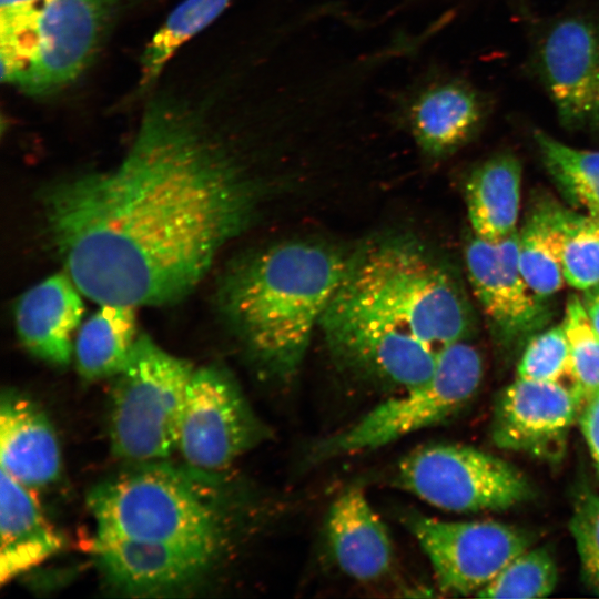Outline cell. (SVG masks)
<instances>
[{"instance_id":"cell-15","label":"cell","mask_w":599,"mask_h":599,"mask_svg":"<svg viewBox=\"0 0 599 599\" xmlns=\"http://www.w3.org/2000/svg\"><path fill=\"white\" fill-rule=\"evenodd\" d=\"M219 548L95 536L93 554L105 580L131 596L181 590L207 571Z\"/></svg>"},{"instance_id":"cell-8","label":"cell","mask_w":599,"mask_h":599,"mask_svg":"<svg viewBox=\"0 0 599 599\" xmlns=\"http://www.w3.org/2000/svg\"><path fill=\"white\" fill-rule=\"evenodd\" d=\"M382 110L387 124L406 133L425 159L436 161L476 136L491 103L467 77L418 59L385 84Z\"/></svg>"},{"instance_id":"cell-25","label":"cell","mask_w":599,"mask_h":599,"mask_svg":"<svg viewBox=\"0 0 599 599\" xmlns=\"http://www.w3.org/2000/svg\"><path fill=\"white\" fill-rule=\"evenodd\" d=\"M569 344L571 390L581 406L599 392V334L581 297L570 295L561 322Z\"/></svg>"},{"instance_id":"cell-21","label":"cell","mask_w":599,"mask_h":599,"mask_svg":"<svg viewBox=\"0 0 599 599\" xmlns=\"http://www.w3.org/2000/svg\"><path fill=\"white\" fill-rule=\"evenodd\" d=\"M134 308L100 304L80 326L73 354L82 378L99 380L121 370L139 336Z\"/></svg>"},{"instance_id":"cell-29","label":"cell","mask_w":599,"mask_h":599,"mask_svg":"<svg viewBox=\"0 0 599 599\" xmlns=\"http://www.w3.org/2000/svg\"><path fill=\"white\" fill-rule=\"evenodd\" d=\"M580 567L589 587L599 595V495L582 494L569 522Z\"/></svg>"},{"instance_id":"cell-16","label":"cell","mask_w":599,"mask_h":599,"mask_svg":"<svg viewBox=\"0 0 599 599\" xmlns=\"http://www.w3.org/2000/svg\"><path fill=\"white\" fill-rule=\"evenodd\" d=\"M81 292L65 273L47 277L26 291L14 307L22 345L48 363L65 366L74 353L73 333L84 306Z\"/></svg>"},{"instance_id":"cell-23","label":"cell","mask_w":599,"mask_h":599,"mask_svg":"<svg viewBox=\"0 0 599 599\" xmlns=\"http://www.w3.org/2000/svg\"><path fill=\"white\" fill-rule=\"evenodd\" d=\"M235 0H183L146 43L140 59L134 95L153 89L175 53L193 37L215 22Z\"/></svg>"},{"instance_id":"cell-14","label":"cell","mask_w":599,"mask_h":599,"mask_svg":"<svg viewBox=\"0 0 599 599\" xmlns=\"http://www.w3.org/2000/svg\"><path fill=\"white\" fill-rule=\"evenodd\" d=\"M580 404L559 382L516 378L499 396L491 438L505 450L558 459L566 447Z\"/></svg>"},{"instance_id":"cell-32","label":"cell","mask_w":599,"mask_h":599,"mask_svg":"<svg viewBox=\"0 0 599 599\" xmlns=\"http://www.w3.org/2000/svg\"><path fill=\"white\" fill-rule=\"evenodd\" d=\"M387 7L384 12L397 18L398 16L407 12L417 11L430 4L435 0H383Z\"/></svg>"},{"instance_id":"cell-4","label":"cell","mask_w":599,"mask_h":599,"mask_svg":"<svg viewBox=\"0 0 599 599\" xmlns=\"http://www.w3.org/2000/svg\"><path fill=\"white\" fill-rule=\"evenodd\" d=\"M121 0H37L1 7V80L34 97L53 94L91 64Z\"/></svg>"},{"instance_id":"cell-10","label":"cell","mask_w":599,"mask_h":599,"mask_svg":"<svg viewBox=\"0 0 599 599\" xmlns=\"http://www.w3.org/2000/svg\"><path fill=\"white\" fill-rule=\"evenodd\" d=\"M530 67L570 131L599 132V20L572 11L534 31Z\"/></svg>"},{"instance_id":"cell-28","label":"cell","mask_w":599,"mask_h":599,"mask_svg":"<svg viewBox=\"0 0 599 599\" xmlns=\"http://www.w3.org/2000/svg\"><path fill=\"white\" fill-rule=\"evenodd\" d=\"M569 369V344L562 324L535 334L517 366V377L559 382Z\"/></svg>"},{"instance_id":"cell-11","label":"cell","mask_w":599,"mask_h":599,"mask_svg":"<svg viewBox=\"0 0 599 599\" xmlns=\"http://www.w3.org/2000/svg\"><path fill=\"white\" fill-rule=\"evenodd\" d=\"M268 436L270 429L226 370L216 366L194 369L177 443L190 466L223 469Z\"/></svg>"},{"instance_id":"cell-27","label":"cell","mask_w":599,"mask_h":599,"mask_svg":"<svg viewBox=\"0 0 599 599\" xmlns=\"http://www.w3.org/2000/svg\"><path fill=\"white\" fill-rule=\"evenodd\" d=\"M561 262L570 286L585 291L599 284V217L566 209Z\"/></svg>"},{"instance_id":"cell-13","label":"cell","mask_w":599,"mask_h":599,"mask_svg":"<svg viewBox=\"0 0 599 599\" xmlns=\"http://www.w3.org/2000/svg\"><path fill=\"white\" fill-rule=\"evenodd\" d=\"M465 265L474 295L500 344L516 348L551 317L549 305L527 284L519 266V230L498 241L473 235Z\"/></svg>"},{"instance_id":"cell-34","label":"cell","mask_w":599,"mask_h":599,"mask_svg":"<svg viewBox=\"0 0 599 599\" xmlns=\"http://www.w3.org/2000/svg\"><path fill=\"white\" fill-rule=\"evenodd\" d=\"M588 213H590V214L596 215L597 217H599V210L589 211Z\"/></svg>"},{"instance_id":"cell-1","label":"cell","mask_w":599,"mask_h":599,"mask_svg":"<svg viewBox=\"0 0 599 599\" xmlns=\"http://www.w3.org/2000/svg\"><path fill=\"white\" fill-rule=\"evenodd\" d=\"M261 97L225 74L204 102L159 97L115 167L45 192L47 234L82 295L136 307L195 288L253 213L240 146Z\"/></svg>"},{"instance_id":"cell-24","label":"cell","mask_w":599,"mask_h":599,"mask_svg":"<svg viewBox=\"0 0 599 599\" xmlns=\"http://www.w3.org/2000/svg\"><path fill=\"white\" fill-rule=\"evenodd\" d=\"M534 140L552 182L573 206L599 210V151L572 148L537 130Z\"/></svg>"},{"instance_id":"cell-9","label":"cell","mask_w":599,"mask_h":599,"mask_svg":"<svg viewBox=\"0 0 599 599\" xmlns=\"http://www.w3.org/2000/svg\"><path fill=\"white\" fill-rule=\"evenodd\" d=\"M394 484L454 512L500 511L532 496L526 476L508 461L470 446L432 444L404 457Z\"/></svg>"},{"instance_id":"cell-30","label":"cell","mask_w":599,"mask_h":599,"mask_svg":"<svg viewBox=\"0 0 599 599\" xmlns=\"http://www.w3.org/2000/svg\"><path fill=\"white\" fill-rule=\"evenodd\" d=\"M577 420L599 476V392L581 406Z\"/></svg>"},{"instance_id":"cell-7","label":"cell","mask_w":599,"mask_h":599,"mask_svg":"<svg viewBox=\"0 0 599 599\" xmlns=\"http://www.w3.org/2000/svg\"><path fill=\"white\" fill-rule=\"evenodd\" d=\"M483 369L480 353L466 339L443 348L429 378L382 402L354 424L323 439L311 457L321 461L373 450L444 422L475 395Z\"/></svg>"},{"instance_id":"cell-31","label":"cell","mask_w":599,"mask_h":599,"mask_svg":"<svg viewBox=\"0 0 599 599\" xmlns=\"http://www.w3.org/2000/svg\"><path fill=\"white\" fill-rule=\"evenodd\" d=\"M581 302L592 326L599 334V284L582 291Z\"/></svg>"},{"instance_id":"cell-33","label":"cell","mask_w":599,"mask_h":599,"mask_svg":"<svg viewBox=\"0 0 599 599\" xmlns=\"http://www.w3.org/2000/svg\"><path fill=\"white\" fill-rule=\"evenodd\" d=\"M32 1H37V0H0V7L22 4V3H28Z\"/></svg>"},{"instance_id":"cell-6","label":"cell","mask_w":599,"mask_h":599,"mask_svg":"<svg viewBox=\"0 0 599 599\" xmlns=\"http://www.w3.org/2000/svg\"><path fill=\"white\" fill-rule=\"evenodd\" d=\"M195 368L139 335L114 376L109 409L113 454L149 463L177 449L186 390Z\"/></svg>"},{"instance_id":"cell-3","label":"cell","mask_w":599,"mask_h":599,"mask_svg":"<svg viewBox=\"0 0 599 599\" xmlns=\"http://www.w3.org/2000/svg\"><path fill=\"white\" fill-rule=\"evenodd\" d=\"M348 257L325 245L286 242L254 254L226 276L222 313L267 377L285 382L300 369Z\"/></svg>"},{"instance_id":"cell-22","label":"cell","mask_w":599,"mask_h":599,"mask_svg":"<svg viewBox=\"0 0 599 599\" xmlns=\"http://www.w3.org/2000/svg\"><path fill=\"white\" fill-rule=\"evenodd\" d=\"M566 207L541 199L529 210L519 230V266L530 288L549 298L565 283L561 246Z\"/></svg>"},{"instance_id":"cell-19","label":"cell","mask_w":599,"mask_h":599,"mask_svg":"<svg viewBox=\"0 0 599 599\" xmlns=\"http://www.w3.org/2000/svg\"><path fill=\"white\" fill-rule=\"evenodd\" d=\"M0 582L42 564L62 547V537L47 519L28 487L1 469Z\"/></svg>"},{"instance_id":"cell-26","label":"cell","mask_w":599,"mask_h":599,"mask_svg":"<svg viewBox=\"0 0 599 599\" xmlns=\"http://www.w3.org/2000/svg\"><path fill=\"white\" fill-rule=\"evenodd\" d=\"M558 581L554 556L545 547L528 548L515 557L480 591L479 598L531 599L549 596Z\"/></svg>"},{"instance_id":"cell-2","label":"cell","mask_w":599,"mask_h":599,"mask_svg":"<svg viewBox=\"0 0 599 599\" xmlns=\"http://www.w3.org/2000/svg\"><path fill=\"white\" fill-rule=\"evenodd\" d=\"M319 327L325 338L377 333L439 353L466 339L471 313L456 280L424 247L407 237H387L349 255Z\"/></svg>"},{"instance_id":"cell-12","label":"cell","mask_w":599,"mask_h":599,"mask_svg":"<svg viewBox=\"0 0 599 599\" xmlns=\"http://www.w3.org/2000/svg\"><path fill=\"white\" fill-rule=\"evenodd\" d=\"M404 519L439 588L450 595H477L534 542L528 531L499 521H446L417 512Z\"/></svg>"},{"instance_id":"cell-17","label":"cell","mask_w":599,"mask_h":599,"mask_svg":"<svg viewBox=\"0 0 599 599\" xmlns=\"http://www.w3.org/2000/svg\"><path fill=\"white\" fill-rule=\"evenodd\" d=\"M326 532L332 555L347 576L373 581L389 571L394 550L388 530L359 487L334 500Z\"/></svg>"},{"instance_id":"cell-20","label":"cell","mask_w":599,"mask_h":599,"mask_svg":"<svg viewBox=\"0 0 599 599\" xmlns=\"http://www.w3.org/2000/svg\"><path fill=\"white\" fill-rule=\"evenodd\" d=\"M522 167L511 152L494 154L470 172L465 200L474 235L498 241L517 230Z\"/></svg>"},{"instance_id":"cell-5","label":"cell","mask_w":599,"mask_h":599,"mask_svg":"<svg viewBox=\"0 0 599 599\" xmlns=\"http://www.w3.org/2000/svg\"><path fill=\"white\" fill-rule=\"evenodd\" d=\"M100 537L220 548L216 512L191 483L169 468L148 466L97 485L88 497Z\"/></svg>"},{"instance_id":"cell-18","label":"cell","mask_w":599,"mask_h":599,"mask_svg":"<svg viewBox=\"0 0 599 599\" xmlns=\"http://www.w3.org/2000/svg\"><path fill=\"white\" fill-rule=\"evenodd\" d=\"M0 464L31 488L54 481L61 469L60 447L50 420L34 403L11 390L1 395Z\"/></svg>"}]
</instances>
